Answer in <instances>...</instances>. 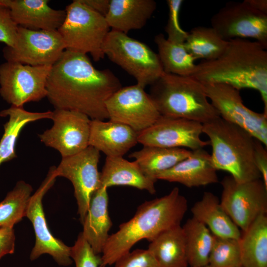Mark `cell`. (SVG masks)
<instances>
[{
	"instance_id": "1",
	"label": "cell",
	"mask_w": 267,
	"mask_h": 267,
	"mask_svg": "<svg viewBox=\"0 0 267 267\" xmlns=\"http://www.w3.org/2000/svg\"><path fill=\"white\" fill-rule=\"evenodd\" d=\"M121 88L109 70H98L87 54L65 49L52 66L46 97L55 109L76 111L91 120H105L108 119L106 102Z\"/></svg>"
},
{
	"instance_id": "2",
	"label": "cell",
	"mask_w": 267,
	"mask_h": 267,
	"mask_svg": "<svg viewBox=\"0 0 267 267\" xmlns=\"http://www.w3.org/2000/svg\"><path fill=\"white\" fill-rule=\"evenodd\" d=\"M187 208V200L177 187L165 196L142 203L131 219L109 235L99 267L114 264L139 241L151 242L163 232L180 226Z\"/></svg>"
},
{
	"instance_id": "3",
	"label": "cell",
	"mask_w": 267,
	"mask_h": 267,
	"mask_svg": "<svg viewBox=\"0 0 267 267\" xmlns=\"http://www.w3.org/2000/svg\"><path fill=\"white\" fill-rule=\"evenodd\" d=\"M228 41L217 59L196 64L191 76L202 84H223L260 93L267 115V51L261 44L245 39Z\"/></svg>"
},
{
	"instance_id": "4",
	"label": "cell",
	"mask_w": 267,
	"mask_h": 267,
	"mask_svg": "<svg viewBox=\"0 0 267 267\" xmlns=\"http://www.w3.org/2000/svg\"><path fill=\"white\" fill-rule=\"evenodd\" d=\"M202 125L217 171L228 172L239 182L261 178L254 160L255 138L250 133L220 117Z\"/></svg>"
},
{
	"instance_id": "5",
	"label": "cell",
	"mask_w": 267,
	"mask_h": 267,
	"mask_svg": "<svg viewBox=\"0 0 267 267\" xmlns=\"http://www.w3.org/2000/svg\"><path fill=\"white\" fill-rule=\"evenodd\" d=\"M149 95L161 116L203 124L220 117L202 83L192 76L164 73L150 85Z\"/></svg>"
},
{
	"instance_id": "6",
	"label": "cell",
	"mask_w": 267,
	"mask_h": 267,
	"mask_svg": "<svg viewBox=\"0 0 267 267\" xmlns=\"http://www.w3.org/2000/svg\"><path fill=\"white\" fill-rule=\"evenodd\" d=\"M65 10V18L57 31L65 49L89 53L95 61L103 58V45L110 31L105 17L81 0H73Z\"/></svg>"
},
{
	"instance_id": "7",
	"label": "cell",
	"mask_w": 267,
	"mask_h": 267,
	"mask_svg": "<svg viewBox=\"0 0 267 267\" xmlns=\"http://www.w3.org/2000/svg\"><path fill=\"white\" fill-rule=\"evenodd\" d=\"M102 49L105 56L134 78L136 84L144 88L164 73L158 54L127 34L111 30Z\"/></svg>"
},
{
	"instance_id": "8",
	"label": "cell",
	"mask_w": 267,
	"mask_h": 267,
	"mask_svg": "<svg viewBox=\"0 0 267 267\" xmlns=\"http://www.w3.org/2000/svg\"><path fill=\"white\" fill-rule=\"evenodd\" d=\"M220 203L234 223L243 231L261 215L267 213V187L261 178L244 182L231 176L221 181Z\"/></svg>"
},
{
	"instance_id": "9",
	"label": "cell",
	"mask_w": 267,
	"mask_h": 267,
	"mask_svg": "<svg viewBox=\"0 0 267 267\" xmlns=\"http://www.w3.org/2000/svg\"><path fill=\"white\" fill-rule=\"evenodd\" d=\"M51 67L8 61L2 63L0 65L1 96L17 107L46 97V83Z\"/></svg>"
},
{
	"instance_id": "10",
	"label": "cell",
	"mask_w": 267,
	"mask_h": 267,
	"mask_svg": "<svg viewBox=\"0 0 267 267\" xmlns=\"http://www.w3.org/2000/svg\"><path fill=\"white\" fill-rule=\"evenodd\" d=\"M208 98L225 121L244 129L267 146V115L243 103L239 90L223 84H203Z\"/></svg>"
},
{
	"instance_id": "11",
	"label": "cell",
	"mask_w": 267,
	"mask_h": 267,
	"mask_svg": "<svg viewBox=\"0 0 267 267\" xmlns=\"http://www.w3.org/2000/svg\"><path fill=\"white\" fill-rule=\"evenodd\" d=\"M55 166L51 167L48 173L39 188L29 200L25 217L32 223L36 236L35 245L31 252L30 258L35 260L45 254L50 255L59 265H71V247L55 238L51 233L45 219L43 199L53 185L56 178Z\"/></svg>"
},
{
	"instance_id": "12",
	"label": "cell",
	"mask_w": 267,
	"mask_h": 267,
	"mask_svg": "<svg viewBox=\"0 0 267 267\" xmlns=\"http://www.w3.org/2000/svg\"><path fill=\"white\" fill-rule=\"evenodd\" d=\"M211 23L225 41L252 38L267 48V15L255 10L244 0L227 2L212 17Z\"/></svg>"
},
{
	"instance_id": "13",
	"label": "cell",
	"mask_w": 267,
	"mask_h": 267,
	"mask_svg": "<svg viewBox=\"0 0 267 267\" xmlns=\"http://www.w3.org/2000/svg\"><path fill=\"white\" fill-rule=\"evenodd\" d=\"M65 50L57 30H33L18 26L13 47L3 50L6 61L34 66H52Z\"/></svg>"
},
{
	"instance_id": "14",
	"label": "cell",
	"mask_w": 267,
	"mask_h": 267,
	"mask_svg": "<svg viewBox=\"0 0 267 267\" xmlns=\"http://www.w3.org/2000/svg\"><path fill=\"white\" fill-rule=\"evenodd\" d=\"M100 152L89 146L74 155L62 158L55 168L57 177H64L72 183L78 205V214L83 223L93 193L100 186L98 169Z\"/></svg>"
},
{
	"instance_id": "15",
	"label": "cell",
	"mask_w": 267,
	"mask_h": 267,
	"mask_svg": "<svg viewBox=\"0 0 267 267\" xmlns=\"http://www.w3.org/2000/svg\"><path fill=\"white\" fill-rule=\"evenodd\" d=\"M110 120L125 124L137 133L147 129L161 116L144 88L138 84L122 87L106 101Z\"/></svg>"
},
{
	"instance_id": "16",
	"label": "cell",
	"mask_w": 267,
	"mask_h": 267,
	"mask_svg": "<svg viewBox=\"0 0 267 267\" xmlns=\"http://www.w3.org/2000/svg\"><path fill=\"white\" fill-rule=\"evenodd\" d=\"M52 127L39 134L45 146L59 152L62 158L77 154L89 146L91 119L78 111L55 109Z\"/></svg>"
},
{
	"instance_id": "17",
	"label": "cell",
	"mask_w": 267,
	"mask_h": 267,
	"mask_svg": "<svg viewBox=\"0 0 267 267\" xmlns=\"http://www.w3.org/2000/svg\"><path fill=\"white\" fill-rule=\"evenodd\" d=\"M201 123L183 118L161 116L151 126L138 133L143 146L183 148L194 150L209 144L201 138Z\"/></svg>"
},
{
	"instance_id": "18",
	"label": "cell",
	"mask_w": 267,
	"mask_h": 267,
	"mask_svg": "<svg viewBox=\"0 0 267 267\" xmlns=\"http://www.w3.org/2000/svg\"><path fill=\"white\" fill-rule=\"evenodd\" d=\"M47 0H0L20 27L33 30H57L66 16L65 10L50 7Z\"/></svg>"
},
{
	"instance_id": "19",
	"label": "cell",
	"mask_w": 267,
	"mask_h": 267,
	"mask_svg": "<svg viewBox=\"0 0 267 267\" xmlns=\"http://www.w3.org/2000/svg\"><path fill=\"white\" fill-rule=\"evenodd\" d=\"M211 154L203 148L191 150L189 156L156 177V179L178 182L189 188L219 182Z\"/></svg>"
},
{
	"instance_id": "20",
	"label": "cell",
	"mask_w": 267,
	"mask_h": 267,
	"mask_svg": "<svg viewBox=\"0 0 267 267\" xmlns=\"http://www.w3.org/2000/svg\"><path fill=\"white\" fill-rule=\"evenodd\" d=\"M138 133L111 120H91L89 146L106 157H123L138 143Z\"/></svg>"
},
{
	"instance_id": "21",
	"label": "cell",
	"mask_w": 267,
	"mask_h": 267,
	"mask_svg": "<svg viewBox=\"0 0 267 267\" xmlns=\"http://www.w3.org/2000/svg\"><path fill=\"white\" fill-rule=\"evenodd\" d=\"M107 188L100 186L93 193L82 224V234L96 255L102 253L112 225L108 209Z\"/></svg>"
},
{
	"instance_id": "22",
	"label": "cell",
	"mask_w": 267,
	"mask_h": 267,
	"mask_svg": "<svg viewBox=\"0 0 267 267\" xmlns=\"http://www.w3.org/2000/svg\"><path fill=\"white\" fill-rule=\"evenodd\" d=\"M156 8L153 0H110L105 18L111 30L127 34L143 27Z\"/></svg>"
},
{
	"instance_id": "23",
	"label": "cell",
	"mask_w": 267,
	"mask_h": 267,
	"mask_svg": "<svg viewBox=\"0 0 267 267\" xmlns=\"http://www.w3.org/2000/svg\"><path fill=\"white\" fill-rule=\"evenodd\" d=\"M156 180L147 176L135 161L123 157H106L100 173V186H129L155 194Z\"/></svg>"
},
{
	"instance_id": "24",
	"label": "cell",
	"mask_w": 267,
	"mask_h": 267,
	"mask_svg": "<svg viewBox=\"0 0 267 267\" xmlns=\"http://www.w3.org/2000/svg\"><path fill=\"white\" fill-rule=\"evenodd\" d=\"M192 218L206 225L215 236L239 239L241 232L214 193L205 192L191 209Z\"/></svg>"
},
{
	"instance_id": "25",
	"label": "cell",
	"mask_w": 267,
	"mask_h": 267,
	"mask_svg": "<svg viewBox=\"0 0 267 267\" xmlns=\"http://www.w3.org/2000/svg\"><path fill=\"white\" fill-rule=\"evenodd\" d=\"M53 111L33 112L25 110L23 107H10L0 112V116L7 117L3 125V134L0 139V166L17 157L16 142L23 129L29 123L43 119H51Z\"/></svg>"
},
{
	"instance_id": "26",
	"label": "cell",
	"mask_w": 267,
	"mask_h": 267,
	"mask_svg": "<svg viewBox=\"0 0 267 267\" xmlns=\"http://www.w3.org/2000/svg\"><path fill=\"white\" fill-rule=\"evenodd\" d=\"M160 267H188L185 240L182 226H178L158 235L147 249Z\"/></svg>"
},
{
	"instance_id": "27",
	"label": "cell",
	"mask_w": 267,
	"mask_h": 267,
	"mask_svg": "<svg viewBox=\"0 0 267 267\" xmlns=\"http://www.w3.org/2000/svg\"><path fill=\"white\" fill-rule=\"evenodd\" d=\"M191 150L183 148L143 146L129 155L134 159L143 172L157 181L156 177L189 156Z\"/></svg>"
},
{
	"instance_id": "28",
	"label": "cell",
	"mask_w": 267,
	"mask_h": 267,
	"mask_svg": "<svg viewBox=\"0 0 267 267\" xmlns=\"http://www.w3.org/2000/svg\"><path fill=\"white\" fill-rule=\"evenodd\" d=\"M242 267H267V216H260L239 239Z\"/></svg>"
},
{
	"instance_id": "29",
	"label": "cell",
	"mask_w": 267,
	"mask_h": 267,
	"mask_svg": "<svg viewBox=\"0 0 267 267\" xmlns=\"http://www.w3.org/2000/svg\"><path fill=\"white\" fill-rule=\"evenodd\" d=\"M182 228L188 266L203 267L209 265L215 236L206 225L192 217L187 220Z\"/></svg>"
},
{
	"instance_id": "30",
	"label": "cell",
	"mask_w": 267,
	"mask_h": 267,
	"mask_svg": "<svg viewBox=\"0 0 267 267\" xmlns=\"http://www.w3.org/2000/svg\"><path fill=\"white\" fill-rule=\"evenodd\" d=\"M154 42L165 73L182 76L193 75L196 59L186 50L184 43L171 42L161 33L155 37Z\"/></svg>"
},
{
	"instance_id": "31",
	"label": "cell",
	"mask_w": 267,
	"mask_h": 267,
	"mask_svg": "<svg viewBox=\"0 0 267 267\" xmlns=\"http://www.w3.org/2000/svg\"><path fill=\"white\" fill-rule=\"evenodd\" d=\"M228 43L211 27L200 26L194 27L188 32L184 44L186 50L196 60L208 61L220 56Z\"/></svg>"
},
{
	"instance_id": "32",
	"label": "cell",
	"mask_w": 267,
	"mask_h": 267,
	"mask_svg": "<svg viewBox=\"0 0 267 267\" xmlns=\"http://www.w3.org/2000/svg\"><path fill=\"white\" fill-rule=\"evenodd\" d=\"M32 186L23 180L17 182L0 202V228L14 227L25 217L29 200L32 195Z\"/></svg>"
},
{
	"instance_id": "33",
	"label": "cell",
	"mask_w": 267,
	"mask_h": 267,
	"mask_svg": "<svg viewBox=\"0 0 267 267\" xmlns=\"http://www.w3.org/2000/svg\"><path fill=\"white\" fill-rule=\"evenodd\" d=\"M209 265L212 267H242L239 239L215 236Z\"/></svg>"
},
{
	"instance_id": "34",
	"label": "cell",
	"mask_w": 267,
	"mask_h": 267,
	"mask_svg": "<svg viewBox=\"0 0 267 267\" xmlns=\"http://www.w3.org/2000/svg\"><path fill=\"white\" fill-rule=\"evenodd\" d=\"M71 257L76 267H99L100 257L95 254L82 233L78 235L74 245L71 247Z\"/></svg>"
},
{
	"instance_id": "35",
	"label": "cell",
	"mask_w": 267,
	"mask_h": 267,
	"mask_svg": "<svg viewBox=\"0 0 267 267\" xmlns=\"http://www.w3.org/2000/svg\"><path fill=\"white\" fill-rule=\"evenodd\" d=\"M183 0H168L167 3L169 8V17L165 31L167 34V39L176 43H184L188 32L183 30L180 25L179 15Z\"/></svg>"
},
{
	"instance_id": "36",
	"label": "cell",
	"mask_w": 267,
	"mask_h": 267,
	"mask_svg": "<svg viewBox=\"0 0 267 267\" xmlns=\"http://www.w3.org/2000/svg\"><path fill=\"white\" fill-rule=\"evenodd\" d=\"M114 267H160L148 250L137 249L129 252L118 259Z\"/></svg>"
},
{
	"instance_id": "37",
	"label": "cell",
	"mask_w": 267,
	"mask_h": 267,
	"mask_svg": "<svg viewBox=\"0 0 267 267\" xmlns=\"http://www.w3.org/2000/svg\"><path fill=\"white\" fill-rule=\"evenodd\" d=\"M18 26L13 21L10 10L0 6V42L6 46H14L17 38Z\"/></svg>"
},
{
	"instance_id": "38",
	"label": "cell",
	"mask_w": 267,
	"mask_h": 267,
	"mask_svg": "<svg viewBox=\"0 0 267 267\" xmlns=\"http://www.w3.org/2000/svg\"><path fill=\"white\" fill-rule=\"evenodd\" d=\"M255 163L263 182L267 187V150L262 142L255 138Z\"/></svg>"
},
{
	"instance_id": "39",
	"label": "cell",
	"mask_w": 267,
	"mask_h": 267,
	"mask_svg": "<svg viewBox=\"0 0 267 267\" xmlns=\"http://www.w3.org/2000/svg\"><path fill=\"white\" fill-rule=\"evenodd\" d=\"M15 246V236L13 227L0 228V259L6 255L13 254Z\"/></svg>"
},
{
	"instance_id": "40",
	"label": "cell",
	"mask_w": 267,
	"mask_h": 267,
	"mask_svg": "<svg viewBox=\"0 0 267 267\" xmlns=\"http://www.w3.org/2000/svg\"><path fill=\"white\" fill-rule=\"evenodd\" d=\"M82 2L96 12L105 16L110 5V0H81Z\"/></svg>"
},
{
	"instance_id": "41",
	"label": "cell",
	"mask_w": 267,
	"mask_h": 267,
	"mask_svg": "<svg viewBox=\"0 0 267 267\" xmlns=\"http://www.w3.org/2000/svg\"><path fill=\"white\" fill-rule=\"evenodd\" d=\"M244 1L255 10L267 15V0H244Z\"/></svg>"
},
{
	"instance_id": "42",
	"label": "cell",
	"mask_w": 267,
	"mask_h": 267,
	"mask_svg": "<svg viewBox=\"0 0 267 267\" xmlns=\"http://www.w3.org/2000/svg\"><path fill=\"white\" fill-rule=\"evenodd\" d=\"M212 267L210 266V265H208V266H205V267Z\"/></svg>"
},
{
	"instance_id": "43",
	"label": "cell",
	"mask_w": 267,
	"mask_h": 267,
	"mask_svg": "<svg viewBox=\"0 0 267 267\" xmlns=\"http://www.w3.org/2000/svg\"></svg>"
}]
</instances>
